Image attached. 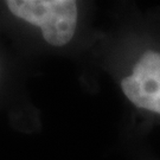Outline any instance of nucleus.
Segmentation results:
<instances>
[{
  "label": "nucleus",
  "mask_w": 160,
  "mask_h": 160,
  "mask_svg": "<svg viewBox=\"0 0 160 160\" xmlns=\"http://www.w3.org/2000/svg\"><path fill=\"white\" fill-rule=\"evenodd\" d=\"M123 94L137 107L160 114V53L145 52L131 76L121 82Z\"/></svg>",
  "instance_id": "nucleus-2"
},
{
  "label": "nucleus",
  "mask_w": 160,
  "mask_h": 160,
  "mask_svg": "<svg viewBox=\"0 0 160 160\" xmlns=\"http://www.w3.org/2000/svg\"><path fill=\"white\" fill-rule=\"evenodd\" d=\"M7 6L18 18L39 26L50 45H65L75 33L77 5L72 0H10Z\"/></svg>",
  "instance_id": "nucleus-1"
}]
</instances>
